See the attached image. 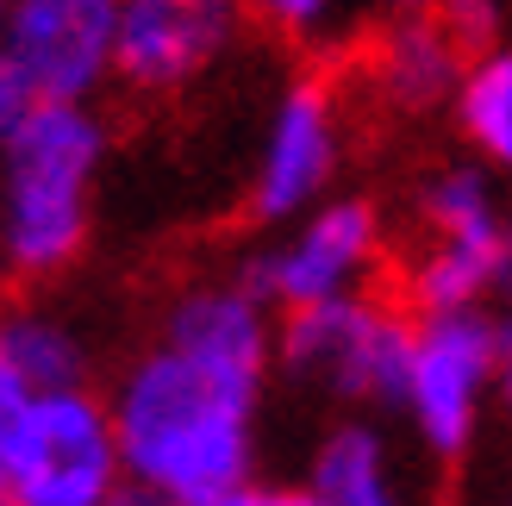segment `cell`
<instances>
[{
	"label": "cell",
	"instance_id": "9c48e42d",
	"mask_svg": "<svg viewBox=\"0 0 512 506\" xmlns=\"http://www.w3.org/2000/svg\"><path fill=\"white\" fill-rule=\"evenodd\" d=\"M238 0H119L113 82L132 94H182L238 50Z\"/></svg>",
	"mask_w": 512,
	"mask_h": 506
},
{
	"label": "cell",
	"instance_id": "9a60e30c",
	"mask_svg": "<svg viewBox=\"0 0 512 506\" xmlns=\"http://www.w3.org/2000/svg\"><path fill=\"white\" fill-rule=\"evenodd\" d=\"M450 119L469 144V163L512 188V38L469 50L463 82L450 94Z\"/></svg>",
	"mask_w": 512,
	"mask_h": 506
},
{
	"label": "cell",
	"instance_id": "d4e9b609",
	"mask_svg": "<svg viewBox=\"0 0 512 506\" xmlns=\"http://www.w3.org/2000/svg\"><path fill=\"white\" fill-rule=\"evenodd\" d=\"M488 506H512V488H500V494H494V500H488Z\"/></svg>",
	"mask_w": 512,
	"mask_h": 506
},
{
	"label": "cell",
	"instance_id": "8fae6325",
	"mask_svg": "<svg viewBox=\"0 0 512 506\" xmlns=\"http://www.w3.org/2000/svg\"><path fill=\"white\" fill-rule=\"evenodd\" d=\"M469 50L450 38V25L419 7V13H394L363 50V82L388 113L425 119V113H450V94L463 82Z\"/></svg>",
	"mask_w": 512,
	"mask_h": 506
},
{
	"label": "cell",
	"instance_id": "3957f363",
	"mask_svg": "<svg viewBox=\"0 0 512 506\" xmlns=\"http://www.w3.org/2000/svg\"><path fill=\"white\" fill-rule=\"evenodd\" d=\"M406 344H413V313L381 294H350L275 319V369L338 407H400Z\"/></svg>",
	"mask_w": 512,
	"mask_h": 506
},
{
	"label": "cell",
	"instance_id": "6da1fadb",
	"mask_svg": "<svg viewBox=\"0 0 512 506\" xmlns=\"http://www.w3.org/2000/svg\"><path fill=\"white\" fill-rule=\"evenodd\" d=\"M256 413L263 394L194 369L169 344H144L107 394L125 482L175 506H213L256 482Z\"/></svg>",
	"mask_w": 512,
	"mask_h": 506
},
{
	"label": "cell",
	"instance_id": "4fadbf2b",
	"mask_svg": "<svg viewBox=\"0 0 512 506\" xmlns=\"http://www.w3.org/2000/svg\"><path fill=\"white\" fill-rule=\"evenodd\" d=\"M0 369L13 375V388L32 394H69L88 388V338L38 300H7L0 307Z\"/></svg>",
	"mask_w": 512,
	"mask_h": 506
},
{
	"label": "cell",
	"instance_id": "ffe728a7",
	"mask_svg": "<svg viewBox=\"0 0 512 506\" xmlns=\"http://www.w3.org/2000/svg\"><path fill=\"white\" fill-rule=\"evenodd\" d=\"M19 407H25V394L13 388V375L0 369V457H7V438H13V419H19Z\"/></svg>",
	"mask_w": 512,
	"mask_h": 506
},
{
	"label": "cell",
	"instance_id": "ac0fdd59",
	"mask_svg": "<svg viewBox=\"0 0 512 506\" xmlns=\"http://www.w3.org/2000/svg\"><path fill=\"white\" fill-rule=\"evenodd\" d=\"M213 506H313V500H306L300 488H281V482H244L238 494H225Z\"/></svg>",
	"mask_w": 512,
	"mask_h": 506
},
{
	"label": "cell",
	"instance_id": "4316f807",
	"mask_svg": "<svg viewBox=\"0 0 512 506\" xmlns=\"http://www.w3.org/2000/svg\"><path fill=\"white\" fill-rule=\"evenodd\" d=\"M0 506H13V500H7V494H0Z\"/></svg>",
	"mask_w": 512,
	"mask_h": 506
},
{
	"label": "cell",
	"instance_id": "7402d4cb",
	"mask_svg": "<svg viewBox=\"0 0 512 506\" xmlns=\"http://www.w3.org/2000/svg\"><path fill=\"white\" fill-rule=\"evenodd\" d=\"M107 506H175V500H163V494H150V488H132V482H125Z\"/></svg>",
	"mask_w": 512,
	"mask_h": 506
},
{
	"label": "cell",
	"instance_id": "7a4b0ae2",
	"mask_svg": "<svg viewBox=\"0 0 512 506\" xmlns=\"http://www.w3.org/2000/svg\"><path fill=\"white\" fill-rule=\"evenodd\" d=\"M113 132L94 107H25L0 144V263L13 282H57L94 238V188Z\"/></svg>",
	"mask_w": 512,
	"mask_h": 506
},
{
	"label": "cell",
	"instance_id": "2e32d148",
	"mask_svg": "<svg viewBox=\"0 0 512 506\" xmlns=\"http://www.w3.org/2000/svg\"><path fill=\"white\" fill-rule=\"evenodd\" d=\"M238 13L244 25H256V32H269L281 44L325 50L350 25V0H238Z\"/></svg>",
	"mask_w": 512,
	"mask_h": 506
},
{
	"label": "cell",
	"instance_id": "603a6c76",
	"mask_svg": "<svg viewBox=\"0 0 512 506\" xmlns=\"http://www.w3.org/2000/svg\"><path fill=\"white\" fill-rule=\"evenodd\" d=\"M419 7H438V0H400V13H419Z\"/></svg>",
	"mask_w": 512,
	"mask_h": 506
},
{
	"label": "cell",
	"instance_id": "44dd1931",
	"mask_svg": "<svg viewBox=\"0 0 512 506\" xmlns=\"http://www.w3.org/2000/svg\"><path fill=\"white\" fill-rule=\"evenodd\" d=\"M494 300H506V307H512V219H506V238L494 250Z\"/></svg>",
	"mask_w": 512,
	"mask_h": 506
},
{
	"label": "cell",
	"instance_id": "484cf974",
	"mask_svg": "<svg viewBox=\"0 0 512 506\" xmlns=\"http://www.w3.org/2000/svg\"><path fill=\"white\" fill-rule=\"evenodd\" d=\"M0 19H7V0H0Z\"/></svg>",
	"mask_w": 512,
	"mask_h": 506
},
{
	"label": "cell",
	"instance_id": "d6986e66",
	"mask_svg": "<svg viewBox=\"0 0 512 506\" xmlns=\"http://www.w3.org/2000/svg\"><path fill=\"white\" fill-rule=\"evenodd\" d=\"M25 107H32V100H25V88L13 82L7 69H0V144H7V132H13V125L25 119Z\"/></svg>",
	"mask_w": 512,
	"mask_h": 506
},
{
	"label": "cell",
	"instance_id": "5bb4252c",
	"mask_svg": "<svg viewBox=\"0 0 512 506\" xmlns=\"http://www.w3.org/2000/svg\"><path fill=\"white\" fill-rule=\"evenodd\" d=\"M512 207L500 200V182L475 163H438L419 182V232L425 244H456L494 263V250L506 238Z\"/></svg>",
	"mask_w": 512,
	"mask_h": 506
},
{
	"label": "cell",
	"instance_id": "7c38bea8",
	"mask_svg": "<svg viewBox=\"0 0 512 506\" xmlns=\"http://www.w3.org/2000/svg\"><path fill=\"white\" fill-rule=\"evenodd\" d=\"M313 506H413L394 463V444L375 419H338L319 438L313 463H306V488Z\"/></svg>",
	"mask_w": 512,
	"mask_h": 506
},
{
	"label": "cell",
	"instance_id": "8992f818",
	"mask_svg": "<svg viewBox=\"0 0 512 506\" xmlns=\"http://www.w3.org/2000/svg\"><path fill=\"white\" fill-rule=\"evenodd\" d=\"M494 407V313H425L413 319L400 375V407L425 457L463 463Z\"/></svg>",
	"mask_w": 512,
	"mask_h": 506
},
{
	"label": "cell",
	"instance_id": "52a82bcc",
	"mask_svg": "<svg viewBox=\"0 0 512 506\" xmlns=\"http://www.w3.org/2000/svg\"><path fill=\"white\" fill-rule=\"evenodd\" d=\"M119 0H7L0 69L38 107H94L113 82Z\"/></svg>",
	"mask_w": 512,
	"mask_h": 506
},
{
	"label": "cell",
	"instance_id": "30bf717a",
	"mask_svg": "<svg viewBox=\"0 0 512 506\" xmlns=\"http://www.w3.org/2000/svg\"><path fill=\"white\" fill-rule=\"evenodd\" d=\"M157 344H169L194 369H207L232 388H250V394H263L275 375V313L244 288V275L188 282L169 300Z\"/></svg>",
	"mask_w": 512,
	"mask_h": 506
},
{
	"label": "cell",
	"instance_id": "ba28073f",
	"mask_svg": "<svg viewBox=\"0 0 512 506\" xmlns=\"http://www.w3.org/2000/svg\"><path fill=\"white\" fill-rule=\"evenodd\" d=\"M344 169V107L338 88L325 75H300L275 94L263 144L250 163V194L244 207L256 225H294L300 213H313L331 194Z\"/></svg>",
	"mask_w": 512,
	"mask_h": 506
},
{
	"label": "cell",
	"instance_id": "5b68a950",
	"mask_svg": "<svg viewBox=\"0 0 512 506\" xmlns=\"http://www.w3.org/2000/svg\"><path fill=\"white\" fill-rule=\"evenodd\" d=\"M381 257H388V219L369 194H325L313 213L281 225V238L263 244L244 269V288L281 313H306L325 300L369 294Z\"/></svg>",
	"mask_w": 512,
	"mask_h": 506
},
{
	"label": "cell",
	"instance_id": "e0dca14e",
	"mask_svg": "<svg viewBox=\"0 0 512 506\" xmlns=\"http://www.w3.org/2000/svg\"><path fill=\"white\" fill-rule=\"evenodd\" d=\"M494 407L512 425V307L494 313Z\"/></svg>",
	"mask_w": 512,
	"mask_h": 506
},
{
	"label": "cell",
	"instance_id": "277c9868",
	"mask_svg": "<svg viewBox=\"0 0 512 506\" xmlns=\"http://www.w3.org/2000/svg\"><path fill=\"white\" fill-rule=\"evenodd\" d=\"M125 488L107 400L94 388L32 394L13 419L0 494L13 506H107Z\"/></svg>",
	"mask_w": 512,
	"mask_h": 506
},
{
	"label": "cell",
	"instance_id": "cb8c5ba5",
	"mask_svg": "<svg viewBox=\"0 0 512 506\" xmlns=\"http://www.w3.org/2000/svg\"><path fill=\"white\" fill-rule=\"evenodd\" d=\"M7 282H13V275H7V263H0V307H7Z\"/></svg>",
	"mask_w": 512,
	"mask_h": 506
}]
</instances>
